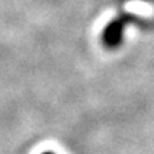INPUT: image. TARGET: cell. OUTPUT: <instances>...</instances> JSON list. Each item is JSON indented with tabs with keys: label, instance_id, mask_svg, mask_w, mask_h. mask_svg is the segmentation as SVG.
<instances>
[{
	"label": "cell",
	"instance_id": "6da1fadb",
	"mask_svg": "<svg viewBox=\"0 0 154 154\" xmlns=\"http://www.w3.org/2000/svg\"><path fill=\"white\" fill-rule=\"evenodd\" d=\"M42 154H54L53 151H44V153H42Z\"/></svg>",
	"mask_w": 154,
	"mask_h": 154
}]
</instances>
